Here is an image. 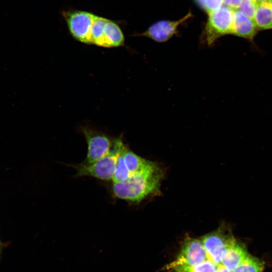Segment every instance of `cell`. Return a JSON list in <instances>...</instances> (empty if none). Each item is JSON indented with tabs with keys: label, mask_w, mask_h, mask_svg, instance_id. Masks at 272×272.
<instances>
[{
	"label": "cell",
	"mask_w": 272,
	"mask_h": 272,
	"mask_svg": "<svg viewBox=\"0 0 272 272\" xmlns=\"http://www.w3.org/2000/svg\"><path fill=\"white\" fill-rule=\"evenodd\" d=\"M68 29L77 40L87 44L114 47L124 44L121 29L115 22L80 10L62 12Z\"/></svg>",
	"instance_id": "1"
},
{
	"label": "cell",
	"mask_w": 272,
	"mask_h": 272,
	"mask_svg": "<svg viewBox=\"0 0 272 272\" xmlns=\"http://www.w3.org/2000/svg\"><path fill=\"white\" fill-rule=\"evenodd\" d=\"M163 172L155 162L143 170L131 174L126 180L113 182L112 191L118 198L140 202L159 190Z\"/></svg>",
	"instance_id": "2"
},
{
	"label": "cell",
	"mask_w": 272,
	"mask_h": 272,
	"mask_svg": "<svg viewBox=\"0 0 272 272\" xmlns=\"http://www.w3.org/2000/svg\"><path fill=\"white\" fill-rule=\"evenodd\" d=\"M122 143L120 139L114 140L113 146L109 153L92 163L84 162L72 165L77 171V176H88L103 180L112 179L119 147Z\"/></svg>",
	"instance_id": "3"
},
{
	"label": "cell",
	"mask_w": 272,
	"mask_h": 272,
	"mask_svg": "<svg viewBox=\"0 0 272 272\" xmlns=\"http://www.w3.org/2000/svg\"><path fill=\"white\" fill-rule=\"evenodd\" d=\"M233 10L223 5L218 9L208 14L205 28L207 44L213 45L220 37L232 34Z\"/></svg>",
	"instance_id": "4"
},
{
	"label": "cell",
	"mask_w": 272,
	"mask_h": 272,
	"mask_svg": "<svg viewBox=\"0 0 272 272\" xmlns=\"http://www.w3.org/2000/svg\"><path fill=\"white\" fill-rule=\"evenodd\" d=\"M235 238L226 226L209 233L201 239L208 259L216 264L221 263L222 255Z\"/></svg>",
	"instance_id": "5"
},
{
	"label": "cell",
	"mask_w": 272,
	"mask_h": 272,
	"mask_svg": "<svg viewBox=\"0 0 272 272\" xmlns=\"http://www.w3.org/2000/svg\"><path fill=\"white\" fill-rule=\"evenodd\" d=\"M208 259L206 251L200 240L186 238L177 258L167 266L168 269L180 265L193 266Z\"/></svg>",
	"instance_id": "6"
},
{
	"label": "cell",
	"mask_w": 272,
	"mask_h": 272,
	"mask_svg": "<svg viewBox=\"0 0 272 272\" xmlns=\"http://www.w3.org/2000/svg\"><path fill=\"white\" fill-rule=\"evenodd\" d=\"M83 133L87 143L88 151L84 163L91 164L107 155L113 144L106 134L90 128H84Z\"/></svg>",
	"instance_id": "7"
},
{
	"label": "cell",
	"mask_w": 272,
	"mask_h": 272,
	"mask_svg": "<svg viewBox=\"0 0 272 272\" xmlns=\"http://www.w3.org/2000/svg\"><path fill=\"white\" fill-rule=\"evenodd\" d=\"M192 16L191 13L189 12L183 18L176 21H158L138 35L148 37L158 42L167 41L177 33L178 27Z\"/></svg>",
	"instance_id": "8"
},
{
	"label": "cell",
	"mask_w": 272,
	"mask_h": 272,
	"mask_svg": "<svg viewBox=\"0 0 272 272\" xmlns=\"http://www.w3.org/2000/svg\"><path fill=\"white\" fill-rule=\"evenodd\" d=\"M232 34L253 42L258 31L254 22L239 10H233Z\"/></svg>",
	"instance_id": "9"
},
{
	"label": "cell",
	"mask_w": 272,
	"mask_h": 272,
	"mask_svg": "<svg viewBox=\"0 0 272 272\" xmlns=\"http://www.w3.org/2000/svg\"><path fill=\"white\" fill-rule=\"evenodd\" d=\"M248 254L245 247L234 239L223 253L221 263L233 271Z\"/></svg>",
	"instance_id": "10"
},
{
	"label": "cell",
	"mask_w": 272,
	"mask_h": 272,
	"mask_svg": "<svg viewBox=\"0 0 272 272\" xmlns=\"http://www.w3.org/2000/svg\"><path fill=\"white\" fill-rule=\"evenodd\" d=\"M254 21L258 30L272 29V6L269 2L257 4Z\"/></svg>",
	"instance_id": "11"
},
{
	"label": "cell",
	"mask_w": 272,
	"mask_h": 272,
	"mask_svg": "<svg viewBox=\"0 0 272 272\" xmlns=\"http://www.w3.org/2000/svg\"><path fill=\"white\" fill-rule=\"evenodd\" d=\"M123 156L126 165L131 174L143 170L153 162L138 156L126 147L123 151Z\"/></svg>",
	"instance_id": "12"
},
{
	"label": "cell",
	"mask_w": 272,
	"mask_h": 272,
	"mask_svg": "<svg viewBox=\"0 0 272 272\" xmlns=\"http://www.w3.org/2000/svg\"><path fill=\"white\" fill-rule=\"evenodd\" d=\"M125 146L122 143L119 149L115 171L112 178L113 182H120L126 180L131 175L128 170L123 156Z\"/></svg>",
	"instance_id": "13"
},
{
	"label": "cell",
	"mask_w": 272,
	"mask_h": 272,
	"mask_svg": "<svg viewBox=\"0 0 272 272\" xmlns=\"http://www.w3.org/2000/svg\"><path fill=\"white\" fill-rule=\"evenodd\" d=\"M263 267L262 261L248 254L233 272H262Z\"/></svg>",
	"instance_id": "14"
},
{
	"label": "cell",
	"mask_w": 272,
	"mask_h": 272,
	"mask_svg": "<svg viewBox=\"0 0 272 272\" xmlns=\"http://www.w3.org/2000/svg\"><path fill=\"white\" fill-rule=\"evenodd\" d=\"M218 265L207 259L193 266L180 265L173 267L176 272H216Z\"/></svg>",
	"instance_id": "15"
},
{
	"label": "cell",
	"mask_w": 272,
	"mask_h": 272,
	"mask_svg": "<svg viewBox=\"0 0 272 272\" xmlns=\"http://www.w3.org/2000/svg\"><path fill=\"white\" fill-rule=\"evenodd\" d=\"M257 5L254 0H242L238 10L254 21Z\"/></svg>",
	"instance_id": "16"
},
{
	"label": "cell",
	"mask_w": 272,
	"mask_h": 272,
	"mask_svg": "<svg viewBox=\"0 0 272 272\" xmlns=\"http://www.w3.org/2000/svg\"><path fill=\"white\" fill-rule=\"evenodd\" d=\"M223 0H205L203 9L208 14L223 6Z\"/></svg>",
	"instance_id": "17"
},
{
	"label": "cell",
	"mask_w": 272,
	"mask_h": 272,
	"mask_svg": "<svg viewBox=\"0 0 272 272\" xmlns=\"http://www.w3.org/2000/svg\"><path fill=\"white\" fill-rule=\"evenodd\" d=\"M242 0H223V4L232 10L238 9Z\"/></svg>",
	"instance_id": "18"
},
{
	"label": "cell",
	"mask_w": 272,
	"mask_h": 272,
	"mask_svg": "<svg viewBox=\"0 0 272 272\" xmlns=\"http://www.w3.org/2000/svg\"><path fill=\"white\" fill-rule=\"evenodd\" d=\"M216 272H233L226 268L223 264L220 263L218 265Z\"/></svg>",
	"instance_id": "19"
},
{
	"label": "cell",
	"mask_w": 272,
	"mask_h": 272,
	"mask_svg": "<svg viewBox=\"0 0 272 272\" xmlns=\"http://www.w3.org/2000/svg\"><path fill=\"white\" fill-rule=\"evenodd\" d=\"M5 247V244L0 239V259L2 258L3 251Z\"/></svg>",
	"instance_id": "20"
},
{
	"label": "cell",
	"mask_w": 272,
	"mask_h": 272,
	"mask_svg": "<svg viewBox=\"0 0 272 272\" xmlns=\"http://www.w3.org/2000/svg\"><path fill=\"white\" fill-rule=\"evenodd\" d=\"M196 3L202 9L205 0H194Z\"/></svg>",
	"instance_id": "21"
},
{
	"label": "cell",
	"mask_w": 272,
	"mask_h": 272,
	"mask_svg": "<svg viewBox=\"0 0 272 272\" xmlns=\"http://www.w3.org/2000/svg\"><path fill=\"white\" fill-rule=\"evenodd\" d=\"M255 2L257 4H258L265 2H269V0H255Z\"/></svg>",
	"instance_id": "22"
},
{
	"label": "cell",
	"mask_w": 272,
	"mask_h": 272,
	"mask_svg": "<svg viewBox=\"0 0 272 272\" xmlns=\"http://www.w3.org/2000/svg\"><path fill=\"white\" fill-rule=\"evenodd\" d=\"M269 2L270 3V4H271L272 6V0H269Z\"/></svg>",
	"instance_id": "23"
},
{
	"label": "cell",
	"mask_w": 272,
	"mask_h": 272,
	"mask_svg": "<svg viewBox=\"0 0 272 272\" xmlns=\"http://www.w3.org/2000/svg\"><path fill=\"white\" fill-rule=\"evenodd\" d=\"M254 1H255V0H254Z\"/></svg>",
	"instance_id": "24"
}]
</instances>
